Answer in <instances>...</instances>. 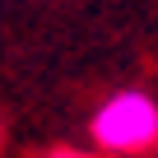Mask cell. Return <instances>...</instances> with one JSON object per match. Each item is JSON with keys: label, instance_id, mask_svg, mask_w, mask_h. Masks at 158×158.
I'll return each mask as SVG.
<instances>
[{"label": "cell", "instance_id": "7a4b0ae2", "mask_svg": "<svg viewBox=\"0 0 158 158\" xmlns=\"http://www.w3.org/2000/svg\"><path fill=\"white\" fill-rule=\"evenodd\" d=\"M47 158H89V153H79V149H51Z\"/></svg>", "mask_w": 158, "mask_h": 158}, {"label": "cell", "instance_id": "6da1fadb", "mask_svg": "<svg viewBox=\"0 0 158 158\" xmlns=\"http://www.w3.org/2000/svg\"><path fill=\"white\" fill-rule=\"evenodd\" d=\"M93 139L112 153H139L158 139V102L144 93H116L93 116Z\"/></svg>", "mask_w": 158, "mask_h": 158}]
</instances>
